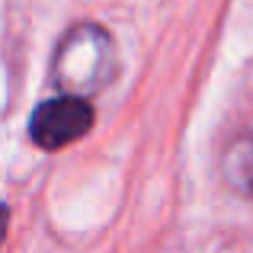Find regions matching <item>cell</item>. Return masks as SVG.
<instances>
[{
	"instance_id": "3",
	"label": "cell",
	"mask_w": 253,
	"mask_h": 253,
	"mask_svg": "<svg viewBox=\"0 0 253 253\" xmlns=\"http://www.w3.org/2000/svg\"><path fill=\"white\" fill-rule=\"evenodd\" d=\"M228 176L234 186H241L247 196H253V135L237 141L228 151Z\"/></svg>"
},
{
	"instance_id": "2",
	"label": "cell",
	"mask_w": 253,
	"mask_h": 253,
	"mask_svg": "<svg viewBox=\"0 0 253 253\" xmlns=\"http://www.w3.org/2000/svg\"><path fill=\"white\" fill-rule=\"evenodd\" d=\"M93 128V106L81 96H55L42 99L32 109L29 138L42 151H61L71 141L84 138Z\"/></svg>"
},
{
	"instance_id": "1",
	"label": "cell",
	"mask_w": 253,
	"mask_h": 253,
	"mask_svg": "<svg viewBox=\"0 0 253 253\" xmlns=\"http://www.w3.org/2000/svg\"><path fill=\"white\" fill-rule=\"evenodd\" d=\"M119 71V51L112 36L96 23H81L58 42L51 58V81L61 96L90 99Z\"/></svg>"
}]
</instances>
